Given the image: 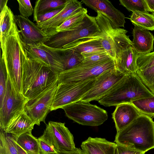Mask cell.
Instances as JSON below:
<instances>
[{
	"label": "cell",
	"mask_w": 154,
	"mask_h": 154,
	"mask_svg": "<svg viewBox=\"0 0 154 154\" xmlns=\"http://www.w3.org/2000/svg\"><path fill=\"white\" fill-rule=\"evenodd\" d=\"M22 94L32 99L57 82L59 73L29 58L21 49Z\"/></svg>",
	"instance_id": "6da1fadb"
},
{
	"label": "cell",
	"mask_w": 154,
	"mask_h": 154,
	"mask_svg": "<svg viewBox=\"0 0 154 154\" xmlns=\"http://www.w3.org/2000/svg\"><path fill=\"white\" fill-rule=\"evenodd\" d=\"M115 142L145 153L154 148V122L151 117L142 114L117 132Z\"/></svg>",
	"instance_id": "7a4b0ae2"
},
{
	"label": "cell",
	"mask_w": 154,
	"mask_h": 154,
	"mask_svg": "<svg viewBox=\"0 0 154 154\" xmlns=\"http://www.w3.org/2000/svg\"><path fill=\"white\" fill-rule=\"evenodd\" d=\"M2 57L8 74L14 89L22 92L21 49L23 41L15 21L8 34L0 38Z\"/></svg>",
	"instance_id": "3957f363"
},
{
	"label": "cell",
	"mask_w": 154,
	"mask_h": 154,
	"mask_svg": "<svg viewBox=\"0 0 154 154\" xmlns=\"http://www.w3.org/2000/svg\"><path fill=\"white\" fill-rule=\"evenodd\" d=\"M153 96L136 73L125 75L97 101L109 107Z\"/></svg>",
	"instance_id": "277c9868"
},
{
	"label": "cell",
	"mask_w": 154,
	"mask_h": 154,
	"mask_svg": "<svg viewBox=\"0 0 154 154\" xmlns=\"http://www.w3.org/2000/svg\"><path fill=\"white\" fill-rule=\"evenodd\" d=\"M115 68V62L112 58L96 62L83 61L60 73L57 83H77L94 79L106 71Z\"/></svg>",
	"instance_id": "5b68a950"
},
{
	"label": "cell",
	"mask_w": 154,
	"mask_h": 154,
	"mask_svg": "<svg viewBox=\"0 0 154 154\" xmlns=\"http://www.w3.org/2000/svg\"><path fill=\"white\" fill-rule=\"evenodd\" d=\"M100 32L95 17L86 14L82 22L71 29L58 32L49 37L44 44L50 47L62 48L82 38L96 35Z\"/></svg>",
	"instance_id": "8992f818"
},
{
	"label": "cell",
	"mask_w": 154,
	"mask_h": 154,
	"mask_svg": "<svg viewBox=\"0 0 154 154\" xmlns=\"http://www.w3.org/2000/svg\"><path fill=\"white\" fill-rule=\"evenodd\" d=\"M62 109L68 118L84 125L99 126L108 118L105 110L89 102L81 100L64 106Z\"/></svg>",
	"instance_id": "52a82bcc"
},
{
	"label": "cell",
	"mask_w": 154,
	"mask_h": 154,
	"mask_svg": "<svg viewBox=\"0 0 154 154\" xmlns=\"http://www.w3.org/2000/svg\"><path fill=\"white\" fill-rule=\"evenodd\" d=\"M24 51L30 59L57 72L65 70V60L62 48L48 46L44 43L26 45L23 42Z\"/></svg>",
	"instance_id": "ba28073f"
},
{
	"label": "cell",
	"mask_w": 154,
	"mask_h": 154,
	"mask_svg": "<svg viewBox=\"0 0 154 154\" xmlns=\"http://www.w3.org/2000/svg\"><path fill=\"white\" fill-rule=\"evenodd\" d=\"M96 79L77 83L57 84L50 111L80 100L92 87Z\"/></svg>",
	"instance_id": "9c48e42d"
},
{
	"label": "cell",
	"mask_w": 154,
	"mask_h": 154,
	"mask_svg": "<svg viewBox=\"0 0 154 154\" xmlns=\"http://www.w3.org/2000/svg\"><path fill=\"white\" fill-rule=\"evenodd\" d=\"M50 144L58 152H67L76 147L73 135L64 123L50 121L40 137Z\"/></svg>",
	"instance_id": "30bf717a"
},
{
	"label": "cell",
	"mask_w": 154,
	"mask_h": 154,
	"mask_svg": "<svg viewBox=\"0 0 154 154\" xmlns=\"http://www.w3.org/2000/svg\"><path fill=\"white\" fill-rule=\"evenodd\" d=\"M28 100L22 93L15 90L8 76L5 94L0 103V130H3L15 115L24 110Z\"/></svg>",
	"instance_id": "8fae6325"
},
{
	"label": "cell",
	"mask_w": 154,
	"mask_h": 154,
	"mask_svg": "<svg viewBox=\"0 0 154 154\" xmlns=\"http://www.w3.org/2000/svg\"><path fill=\"white\" fill-rule=\"evenodd\" d=\"M57 85V82L26 103L24 111L35 125L39 126L41 122L45 123L46 116L50 111Z\"/></svg>",
	"instance_id": "7c38bea8"
},
{
	"label": "cell",
	"mask_w": 154,
	"mask_h": 154,
	"mask_svg": "<svg viewBox=\"0 0 154 154\" xmlns=\"http://www.w3.org/2000/svg\"><path fill=\"white\" fill-rule=\"evenodd\" d=\"M97 13L95 18L100 30L101 38L112 45L116 57L124 47L132 43L129 36L126 35L128 31L123 29L115 27L107 18L98 11Z\"/></svg>",
	"instance_id": "4fadbf2b"
},
{
	"label": "cell",
	"mask_w": 154,
	"mask_h": 154,
	"mask_svg": "<svg viewBox=\"0 0 154 154\" xmlns=\"http://www.w3.org/2000/svg\"><path fill=\"white\" fill-rule=\"evenodd\" d=\"M125 75L116 68L106 71L96 78L92 87L80 100L98 101Z\"/></svg>",
	"instance_id": "5bb4252c"
},
{
	"label": "cell",
	"mask_w": 154,
	"mask_h": 154,
	"mask_svg": "<svg viewBox=\"0 0 154 154\" xmlns=\"http://www.w3.org/2000/svg\"><path fill=\"white\" fill-rule=\"evenodd\" d=\"M82 3L77 0H67L62 10L53 17L45 22L36 23L49 37L57 33V28L71 16L82 8Z\"/></svg>",
	"instance_id": "9a60e30c"
},
{
	"label": "cell",
	"mask_w": 154,
	"mask_h": 154,
	"mask_svg": "<svg viewBox=\"0 0 154 154\" xmlns=\"http://www.w3.org/2000/svg\"><path fill=\"white\" fill-rule=\"evenodd\" d=\"M14 21L19 27L22 40L26 45L44 43L49 37L28 18L20 15H14Z\"/></svg>",
	"instance_id": "2e32d148"
},
{
	"label": "cell",
	"mask_w": 154,
	"mask_h": 154,
	"mask_svg": "<svg viewBox=\"0 0 154 154\" xmlns=\"http://www.w3.org/2000/svg\"><path fill=\"white\" fill-rule=\"evenodd\" d=\"M82 3L107 18L116 27H124L126 17L108 0H82Z\"/></svg>",
	"instance_id": "e0dca14e"
},
{
	"label": "cell",
	"mask_w": 154,
	"mask_h": 154,
	"mask_svg": "<svg viewBox=\"0 0 154 154\" xmlns=\"http://www.w3.org/2000/svg\"><path fill=\"white\" fill-rule=\"evenodd\" d=\"M138 55L132 44L126 45L116 57L114 60L116 68L125 75L137 73Z\"/></svg>",
	"instance_id": "ac0fdd59"
},
{
	"label": "cell",
	"mask_w": 154,
	"mask_h": 154,
	"mask_svg": "<svg viewBox=\"0 0 154 154\" xmlns=\"http://www.w3.org/2000/svg\"><path fill=\"white\" fill-rule=\"evenodd\" d=\"M142 114L131 103L116 106L112 115L117 132L126 127Z\"/></svg>",
	"instance_id": "d6986e66"
},
{
	"label": "cell",
	"mask_w": 154,
	"mask_h": 154,
	"mask_svg": "<svg viewBox=\"0 0 154 154\" xmlns=\"http://www.w3.org/2000/svg\"><path fill=\"white\" fill-rule=\"evenodd\" d=\"M132 46L138 55L151 53L153 50L154 36L149 30L134 25Z\"/></svg>",
	"instance_id": "ffe728a7"
},
{
	"label": "cell",
	"mask_w": 154,
	"mask_h": 154,
	"mask_svg": "<svg viewBox=\"0 0 154 154\" xmlns=\"http://www.w3.org/2000/svg\"><path fill=\"white\" fill-rule=\"evenodd\" d=\"M100 32L96 35L79 39L62 48L71 50L81 54L105 51L102 46Z\"/></svg>",
	"instance_id": "44dd1931"
},
{
	"label": "cell",
	"mask_w": 154,
	"mask_h": 154,
	"mask_svg": "<svg viewBox=\"0 0 154 154\" xmlns=\"http://www.w3.org/2000/svg\"><path fill=\"white\" fill-rule=\"evenodd\" d=\"M35 125L24 110L15 115L3 131L5 133L17 137L25 132L32 131Z\"/></svg>",
	"instance_id": "7402d4cb"
},
{
	"label": "cell",
	"mask_w": 154,
	"mask_h": 154,
	"mask_svg": "<svg viewBox=\"0 0 154 154\" xmlns=\"http://www.w3.org/2000/svg\"><path fill=\"white\" fill-rule=\"evenodd\" d=\"M116 145L105 138L89 137L81 146L84 154H114Z\"/></svg>",
	"instance_id": "603a6c76"
},
{
	"label": "cell",
	"mask_w": 154,
	"mask_h": 154,
	"mask_svg": "<svg viewBox=\"0 0 154 154\" xmlns=\"http://www.w3.org/2000/svg\"><path fill=\"white\" fill-rule=\"evenodd\" d=\"M13 137L16 143L27 154H41L38 139L32 135V131L25 132L17 137Z\"/></svg>",
	"instance_id": "cb8c5ba5"
},
{
	"label": "cell",
	"mask_w": 154,
	"mask_h": 154,
	"mask_svg": "<svg viewBox=\"0 0 154 154\" xmlns=\"http://www.w3.org/2000/svg\"><path fill=\"white\" fill-rule=\"evenodd\" d=\"M67 0H38L34 9L33 21H36L39 15L52 10L64 7Z\"/></svg>",
	"instance_id": "d4e9b609"
},
{
	"label": "cell",
	"mask_w": 154,
	"mask_h": 154,
	"mask_svg": "<svg viewBox=\"0 0 154 154\" xmlns=\"http://www.w3.org/2000/svg\"><path fill=\"white\" fill-rule=\"evenodd\" d=\"M130 19L134 26L154 31V16L152 14L146 12L134 11L132 12Z\"/></svg>",
	"instance_id": "484cf974"
},
{
	"label": "cell",
	"mask_w": 154,
	"mask_h": 154,
	"mask_svg": "<svg viewBox=\"0 0 154 154\" xmlns=\"http://www.w3.org/2000/svg\"><path fill=\"white\" fill-rule=\"evenodd\" d=\"M0 38L7 35L14 22V15L7 5L0 13Z\"/></svg>",
	"instance_id": "4316f807"
},
{
	"label": "cell",
	"mask_w": 154,
	"mask_h": 154,
	"mask_svg": "<svg viewBox=\"0 0 154 154\" xmlns=\"http://www.w3.org/2000/svg\"><path fill=\"white\" fill-rule=\"evenodd\" d=\"M0 154H19L14 137L1 130L0 132Z\"/></svg>",
	"instance_id": "83f0119b"
},
{
	"label": "cell",
	"mask_w": 154,
	"mask_h": 154,
	"mask_svg": "<svg viewBox=\"0 0 154 154\" xmlns=\"http://www.w3.org/2000/svg\"><path fill=\"white\" fill-rule=\"evenodd\" d=\"M87 12V8L83 7L58 27L56 29L57 33L71 29L79 25L82 22Z\"/></svg>",
	"instance_id": "f1b7e54d"
},
{
	"label": "cell",
	"mask_w": 154,
	"mask_h": 154,
	"mask_svg": "<svg viewBox=\"0 0 154 154\" xmlns=\"http://www.w3.org/2000/svg\"><path fill=\"white\" fill-rule=\"evenodd\" d=\"M142 113L150 117L154 116V96L131 102Z\"/></svg>",
	"instance_id": "f546056e"
},
{
	"label": "cell",
	"mask_w": 154,
	"mask_h": 154,
	"mask_svg": "<svg viewBox=\"0 0 154 154\" xmlns=\"http://www.w3.org/2000/svg\"><path fill=\"white\" fill-rule=\"evenodd\" d=\"M137 74L141 81L154 95V67L137 70Z\"/></svg>",
	"instance_id": "4dcf8cb0"
},
{
	"label": "cell",
	"mask_w": 154,
	"mask_h": 154,
	"mask_svg": "<svg viewBox=\"0 0 154 154\" xmlns=\"http://www.w3.org/2000/svg\"><path fill=\"white\" fill-rule=\"evenodd\" d=\"M119 2L121 5L132 12L136 11L150 12L145 0H120Z\"/></svg>",
	"instance_id": "1f68e13d"
},
{
	"label": "cell",
	"mask_w": 154,
	"mask_h": 154,
	"mask_svg": "<svg viewBox=\"0 0 154 154\" xmlns=\"http://www.w3.org/2000/svg\"><path fill=\"white\" fill-rule=\"evenodd\" d=\"M137 64L138 70H142L154 67V51L148 54L138 55Z\"/></svg>",
	"instance_id": "d6a6232c"
},
{
	"label": "cell",
	"mask_w": 154,
	"mask_h": 154,
	"mask_svg": "<svg viewBox=\"0 0 154 154\" xmlns=\"http://www.w3.org/2000/svg\"><path fill=\"white\" fill-rule=\"evenodd\" d=\"M8 75L5 61L1 56L0 60V103L2 100L6 89Z\"/></svg>",
	"instance_id": "836d02e7"
},
{
	"label": "cell",
	"mask_w": 154,
	"mask_h": 154,
	"mask_svg": "<svg viewBox=\"0 0 154 154\" xmlns=\"http://www.w3.org/2000/svg\"><path fill=\"white\" fill-rule=\"evenodd\" d=\"M82 55L84 58L83 61L86 62H98L112 58L106 51L85 54Z\"/></svg>",
	"instance_id": "e575fe53"
},
{
	"label": "cell",
	"mask_w": 154,
	"mask_h": 154,
	"mask_svg": "<svg viewBox=\"0 0 154 154\" xmlns=\"http://www.w3.org/2000/svg\"><path fill=\"white\" fill-rule=\"evenodd\" d=\"M20 15L28 18L34 12V9L29 0H17Z\"/></svg>",
	"instance_id": "d590c367"
},
{
	"label": "cell",
	"mask_w": 154,
	"mask_h": 154,
	"mask_svg": "<svg viewBox=\"0 0 154 154\" xmlns=\"http://www.w3.org/2000/svg\"><path fill=\"white\" fill-rule=\"evenodd\" d=\"M38 139L41 154H58L57 152L47 142L40 137Z\"/></svg>",
	"instance_id": "8d00e7d4"
},
{
	"label": "cell",
	"mask_w": 154,
	"mask_h": 154,
	"mask_svg": "<svg viewBox=\"0 0 154 154\" xmlns=\"http://www.w3.org/2000/svg\"><path fill=\"white\" fill-rule=\"evenodd\" d=\"M64 7L52 10L39 15L37 18L36 23H42L51 18L60 11Z\"/></svg>",
	"instance_id": "74e56055"
},
{
	"label": "cell",
	"mask_w": 154,
	"mask_h": 154,
	"mask_svg": "<svg viewBox=\"0 0 154 154\" xmlns=\"http://www.w3.org/2000/svg\"><path fill=\"white\" fill-rule=\"evenodd\" d=\"M145 153L116 143L114 154H144Z\"/></svg>",
	"instance_id": "f35d334b"
},
{
	"label": "cell",
	"mask_w": 154,
	"mask_h": 154,
	"mask_svg": "<svg viewBox=\"0 0 154 154\" xmlns=\"http://www.w3.org/2000/svg\"><path fill=\"white\" fill-rule=\"evenodd\" d=\"M58 154H84L82 149L76 148L72 151L67 152H58Z\"/></svg>",
	"instance_id": "ab89813d"
},
{
	"label": "cell",
	"mask_w": 154,
	"mask_h": 154,
	"mask_svg": "<svg viewBox=\"0 0 154 154\" xmlns=\"http://www.w3.org/2000/svg\"><path fill=\"white\" fill-rule=\"evenodd\" d=\"M145 1L150 12L152 13L154 11V0H145Z\"/></svg>",
	"instance_id": "60d3db41"
},
{
	"label": "cell",
	"mask_w": 154,
	"mask_h": 154,
	"mask_svg": "<svg viewBox=\"0 0 154 154\" xmlns=\"http://www.w3.org/2000/svg\"><path fill=\"white\" fill-rule=\"evenodd\" d=\"M8 0H0V12L2 11L5 7L7 5Z\"/></svg>",
	"instance_id": "b9f144b4"
},
{
	"label": "cell",
	"mask_w": 154,
	"mask_h": 154,
	"mask_svg": "<svg viewBox=\"0 0 154 154\" xmlns=\"http://www.w3.org/2000/svg\"><path fill=\"white\" fill-rule=\"evenodd\" d=\"M17 149L19 154H27L26 153L16 142Z\"/></svg>",
	"instance_id": "7bdbcfd3"
},
{
	"label": "cell",
	"mask_w": 154,
	"mask_h": 154,
	"mask_svg": "<svg viewBox=\"0 0 154 154\" xmlns=\"http://www.w3.org/2000/svg\"><path fill=\"white\" fill-rule=\"evenodd\" d=\"M152 14L154 16V11L152 13Z\"/></svg>",
	"instance_id": "ee69618b"
}]
</instances>
